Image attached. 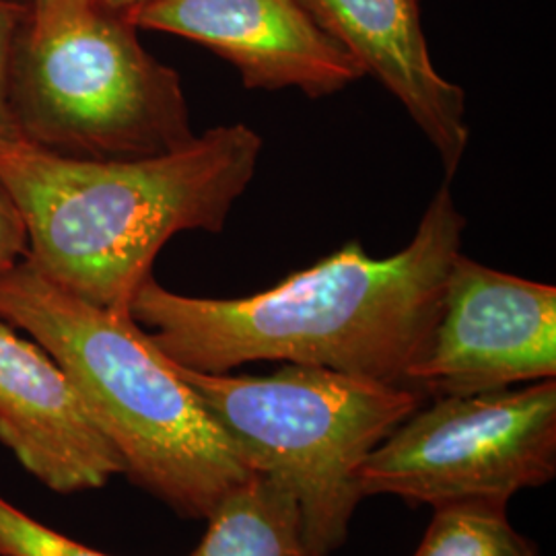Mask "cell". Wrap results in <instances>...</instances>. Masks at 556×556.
<instances>
[{"label":"cell","mask_w":556,"mask_h":556,"mask_svg":"<svg viewBox=\"0 0 556 556\" xmlns=\"http://www.w3.org/2000/svg\"><path fill=\"white\" fill-rule=\"evenodd\" d=\"M466 219L443 186L410 243L374 258L361 241L250 298L179 295L151 277L130 316L169 361L200 374H231L282 361L406 386L438 324Z\"/></svg>","instance_id":"6da1fadb"},{"label":"cell","mask_w":556,"mask_h":556,"mask_svg":"<svg viewBox=\"0 0 556 556\" xmlns=\"http://www.w3.org/2000/svg\"><path fill=\"white\" fill-rule=\"evenodd\" d=\"M260 153L241 122L144 160L64 157L21 137L0 142V181L25 220V260L60 289L128 312L169 239L223 231Z\"/></svg>","instance_id":"7a4b0ae2"},{"label":"cell","mask_w":556,"mask_h":556,"mask_svg":"<svg viewBox=\"0 0 556 556\" xmlns=\"http://www.w3.org/2000/svg\"><path fill=\"white\" fill-rule=\"evenodd\" d=\"M0 319L64 369L124 477L179 516L206 519L256 475L130 312L77 298L23 260L0 278Z\"/></svg>","instance_id":"3957f363"},{"label":"cell","mask_w":556,"mask_h":556,"mask_svg":"<svg viewBox=\"0 0 556 556\" xmlns=\"http://www.w3.org/2000/svg\"><path fill=\"white\" fill-rule=\"evenodd\" d=\"M174 367L245 466L291 491L312 556L346 540L365 459L420 406V392L408 386L312 365L287 363L266 378Z\"/></svg>","instance_id":"277c9868"},{"label":"cell","mask_w":556,"mask_h":556,"mask_svg":"<svg viewBox=\"0 0 556 556\" xmlns=\"http://www.w3.org/2000/svg\"><path fill=\"white\" fill-rule=\"evenodd\" d=\"M21 137L77 160H144L197 139L179 75L96 4L27 38L11 73Z\"/></svg>","instance_id":"5b68a950"},{"label":"cell","mask_w":556,"mask_h":556,"mask_svg":"<svg viewBox=\"0 0 556 556\" xmlns=\"http://www.w3.org/2000/svg\"><path fill=\"white\" fill-rule=\"evenodd\" d=\"M556 475V381L441 396L400 422L367 456L363 497L394 495L431 507L507 505Z\"/></svg>","instance_id":"8992f818"},{"label":"cell","mask_w":556,"mask_h":556,"mask_svg":"<svg viewBox=\"0 0 556 556\" xmlns=\"http://www.w3.org/2000/svg\"><path fill=\"white\" fill-rule=\"evenodd\" d=\"M556 376V287L457 254L438 324L406 386L470 396Z\"/></svg>","instance_id":"52a82bcc"},{"label":"cell","mask_w":556,"mask_h":556,"mask_svg":"<svg viewBox=\"0 0 556 556\" xmlns=\"http://www.w3.org/2000/svg\"><path fill=\"white\" fill-rule=\"evenodd\" d=\"M124 20L208 48L254 91L299 89L326 98L365 77L298 0H157Z\"/></svg>","instance_id":"ba28073f"},{"label":"cell","mask_w":556,"mask_h":556,"mask_svg":"<svg viewBox=\"0 0 556 556\" xmlns=\"http://www.w3.org/2000/svg\"><path fill=\"white\" fill-rule=\"evenodd\" d=\"M0 443L59 495L103 489L126 475L54 358L0 319Z\"/></svg>","instance_id":"9c48e42d"},{"label":"cell","mask_w":556,"mask_h":556,"mask_svg":"<svg viewBox=\"0 0 556 556\" xmlns=\"http://www.w3.org/2000/svg\"><path fill=\"white\" fill-rule=\"evenodd\" d=\"M365 75L378 79L438 151L447 179L470 142L466 91L439 75L420 21V0H298Z\"/></svg>","instance_id":"30bf717a"},{"label":"cell","mask_w":556,"mask_h":556,"mask_svg":"<svg viewBox=\"0 0 556 556\" xmlns=\"http://www.w3.org/2000/svg\"><path fill=\"white\" fill-rule=\"evenodd\" d=\"M206 521L190 556H312L298 501L268 475H252L227 493Z\"/></svg>","instance_id":"8fae6325"},{"label":"cell","mask_w":556,"mask_h":556,"mask_svg":"<svg viewBox=\"0 0 556 556\" xmlns=\"http://www.w3.org/2000/svg\"><path fill=\"white\" fill-rule=\"evenodd\" d=\"M505 507L486 501L433 507L415 556H538L534 542L509 523Z\"/></svg>","instance_id":"7c38bea8"},{"label":"cell","mask_w":556,"mask_h":556,"mask_svg":"<svg viewBox=\"0 0 556 556\" xmlns=\"http://www.w3.org/2000/svg\"><path fill=\"white\" fill-rule=\"evenodd\" d=\"M0 556H110L27 516L0 495Z\"/></svg>","instance_id":"4fadbf2b"},{"label":"cell","mask_w":556,"mask_h":556,"mask_svg":"<svg viewBox=\"0 0 556 556\" xmlns=\"http://www.w3.org/2000/svg\"><path fill=\"white\" fill-rule=\"evenodd\" d=\"M15 25V4L9 0H0V142L21 139L20 126L11 103Z\"/></svg>","instance_id":"5bb4252c"},{"label":"cell","mask_w":556,"mask_h":556,"mask_svg":"<svg viewBox=\"0 0 556 556\" xmlns=\"http://www.w3.org/2000/svg\"><path fill=\"white\" fill-rule=\"evenodd\" d=\"M27 258V229L9 190L0 181V278Z\"/></svg>","instance_id":"9a60e30c"},{"label":"cell","mask_w":556,"mask_h":556,"mask_svg":"<svg viewBox=\"0 0 556 556\" xmlns=\"http://www.w3.org/2000/svg\"><path fill=\"white\" fill-rule=\"evenodd\" d=\"M93 7V0H31V36L50 31L60 21L68 20Z\"/></svg>","instance_id":"2e32d148"},{"label":"cell","mask_w":556,"mask_h":556,"mask_svg":"<svg viewBox=\"0 0 556 556\" xmlns=\"http://www.w3.org/2000/svg\"><path fill=\"white\" fill-rule=\"evenodd\" d=\"M151 2H157V0H93V4L105 11V13H114V15H130L132 11H137L140 7H147Z\"/></svg>","instance_id":"e0dca14e"}]
</instances>
